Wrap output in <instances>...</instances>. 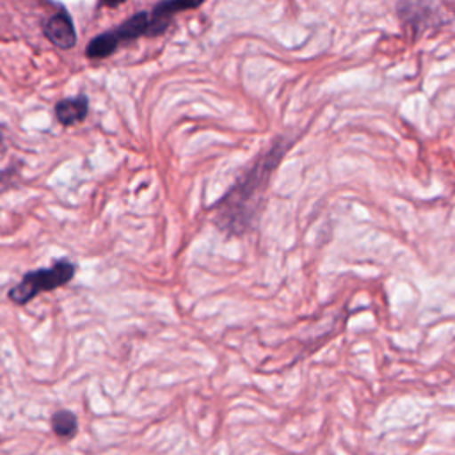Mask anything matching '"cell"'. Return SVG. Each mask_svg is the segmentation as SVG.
I'll return each mask as SVG.
<instances>
[{
	"instance_id": "277c9868",
	"label": "cell",
	"mask_w": 455,
	"mask_h": 455,
	"mask_svg": "<svg viewBox=\"0 0 455 455\" xmlns=\"http://www.w3.org/2000/svg\"><path fill=\"white\" fill-rule=\"evenodd\" d=\"M43 30L46 39L53 43L57 48L68 50V48H73L76 43V32H75L73 21L69 14H66L64 11L52 14L44 23Z\"/></svg>"
},
{
	"instance_id": "5b68a950",
	"label": "cell",
	"mask_w": 455,
	"mask_h": 455,
	"mask_svg": "<svg viewBox=\"0 0 455 455\" xmlns=\"http://www.w3.org/2000/svg\"><path fill=\"white\" fill-rule=\"evenodd\" d=\"M87 112H89V100L84 94L75 98H64L55 105V117L64 126H73L82 123Z\"/></svg>"
},
{
	"instance_id": "6da1fadb",
	"label": "cell",
	"mask_w": 455,
	"mask_h": 455,
	"mask_svg": "<svg viewBox=\"0 0 455 455\" xmlns=\"http://www.w3.org/2000/svg\"><path fill=\"white\" fill-rule=\"evenodd\" d=\"M286 148L288 140H275L219 201L215 222L220 229L231 235H240L251 228L261 208L270 174L279 164Z\"/></svg>"
},
{
	"instance_id": "8992f818",
	"label": "cell",
	"mask_w": 455,
	"mask_h": 455,
	"mask_svg": "<svg viewBox=\"0 0 455 455\" xmlns=\"http://www.w3.org/2000/svg\"><path fill=\"white\" fill-rule=\"evenodd\" d=\"M117 46H119V43L116 41L112 30H108V32H103V34L92 37L85 53L89 59H105L110 53H114V50H117Z\"/></svg>"
},
{
	"instance_id": "52a82bcc",
	"label": "cell",
	"mask_w": 455,
	"mask_h": 455,
	"mask_svg": "<svg viewBox=\"0 0 455 455\" xmlns=\"http://www.w3.org/2000/svg\"><path fill=\"white\" fill-rule=\"evenodd\" d=\"M52 428L59 437H71L76 432V418L69 411H59L52 416Z\"/></svg>"
},
{
	"instance_id": "ba28073f",
	"label": "cell",
	"mask_w": 455,
	"mask_h": 455,
	"mask_svg": "<svg viewBox=\"0 0 455 455\" xmlns=\"http://www.w3.org/2000/svg\"><path fill=\"white\" fill-rule=\"evenodd\" d=\"M0 144H2V130H0Z\"/></svg>"
},
{
	"instance_id": "3957f363",
	"label": "cell",
	"mask_w": 455,
	"mask_h": 455,
	"mask_svg": "<svg viewBox=\"0 0 455 455\" xmlns=\"http://www.w3.org/2000/svg\"><path fill=\"white\" fill-rule=\"evenodd\" d=\"M164 30L165 28L153 18L151 12L140 11V12H135L133 16H130L128 20H124L116 28H112V34H114L116 41L121 43L123 39L130 41V39H137L140 36H158Z\"/></svg>"
},
{
	"instance_id": "7a4b0ae2",
	"label": "cell",
	"mask_w": 455,
	"mask_h": 455,
	"mask_svg": "<svg viewBox=\"0 0 455 455\" xmlns=\"http://www.w3.org/2000/svg\"><path fill=\"white\" fill-rule=\"evenodd\" d=\"M75 275V265L68 259H60L48 268H37L23 275V279L9 290V299L14 304H27L41 291H50L64 286Z\"/></svg>"
}]
</instances>
